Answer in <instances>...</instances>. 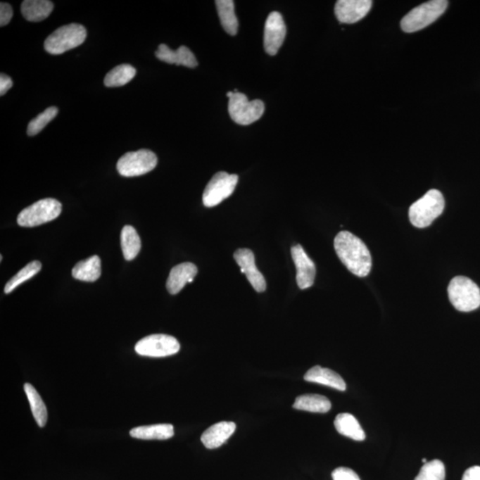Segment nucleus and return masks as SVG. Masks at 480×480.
I'll use <instances>...</instances> for the list:
<instances>
[{
  "label": "nucleus",
  "instance_id": "22",
  "mask_svg": "<svg viewBox=\"0 0 480 480\" xmlns=\"http://www.w3.org/2000/svg\"><path fill=\"white\" fill-rule=\"evenodd\" d=\"M174 435V426L168 424L140 426L130 431L131 437L146 439V441H150V439L164 441V439L171 438Z\"/></svg>",
  "mask_w": 480,
  "mask_h": 480
},
{
  "label": "nucleus",
  "instance_id": "28",
  "mask_svg": "<svg viewBox=\"0 0 480 480\" xmlns=\"http://www.w3.org/2000/svg\"><path fill=\"white\" fill-rule=\"evenodd\" d=\"M42 263L39 261H33L27 265L25 268H23L18 273H16L11 279L9 280L5 286V293H9L19 286L23 282H27L36 274H38L42 270Z\"/></svg>",
  "mask_w": 480,
  "mask_h": 480
},
{
  "label": "nucleus",
  "instance_id": "15",
  "mask_svg": "<svg viewBox=\"0 0 480 480\" xmlns=\"http://www.w3.org/2000/svg\"><path fill=\"white\" fill-rule=\"evenodd\" d=\"M198 268L194 263H184L171 270L167 282V289L171 295H177L187 283H191L197 275Z\"/></svg>",
  "mask_w": 480,
  "mask_h": 480
},
{
  "label": "nucleus",
  "instance_id": "24",
  "mask_svg": "<svg viewBox=\"0 0 480 480\" xmlns=\"http://www.w3.org/2000/svg\"><path fill=\"white\" fill-rule=\"evenodd\" d=\"M216 8L222 27L229 35L234 36L239 30V21L235 15L234 1L232 0H217Z\"/></svg>",
  "mask_w": 480,
  "mask_h": 480
},
{
  "label": "nucleus",
  "instance_id": "7",
  "mask_svg": "<svg viewBox=\"0 0 480 480\" xmlns=\"http://www.w3.org/2000/svg\"><path fill=\"white\" fill-rule=\"evenodd\" d=\"M62 213V204L55 198H45L23 209L17 216L22 227H36L56 219Z\"/></svg>",
  "mask_w": 480,
  "mask_h": 480
},
{
  "label": "nucleus",
  "instance_id": "2",
  "mask_svg": "<svg viewBox=\"0 0 480 480\" xmlns=\"http://www.w3.org/2000/svg\"><path fill=\"white\" fill-rule=\"evenodd\" d=\"M445 208V199L441 191L431 190L409 208V220L419 229L429 227Z\"/></svg>",
  "mask_w": 480,
  "mask_h": 480
},
{
  "label": "nucleus",
  "instance_id": "32",
  "mask_svg": "<svg viewBox=\"0 0 480 480\" xmlns=\"http://www.w3.org/2000/svg\"><path fill=\"white\" fill-rule=\"evenodd\" d=\"M13 17L12 6L8 3H1L0 5V26L8 25Z\"/></svg>",
  "mask_w": 480,
  "mask_h": 480
},
{
  "label": "nucleus",
  "instance_id": "23",
  "mask_svg": "<svg viewBox=\"0 0 480 480\" xmlns=\"http://www.w3.org/2000/svg\"><path fill=\"white\" fill-rule=\"evenodd\" d=\"M332 407L329 398L317 394L302 395L296 398L293 408L312 413H327Z\"/></svg>",
  "mask_w": 480,
  "mask_h": 480
},
{
  "label": "nucleus",
  "instance_id": "25",
  "mask_svg": "<svg viewBox=\"0 0 480 480\" xmlns=\"http://www.w3.org/2000/svg\"><path fill=\"white\" fill-rule=\"evenodd\" d=\"M121 248L127 261H132L138 255L141 250V239L134 227L125 226L120 235Z\"/></svg>",
  "mask_w": 480,
  "mask_h": 480
},
{
  "label": "nucleus",
  "instance_id": "1",
  "mask_svg": "<svg viewBox=\"0 0 480 480\" xmlns=\"http://www.w3.org/2000/svg\"><path fill=\"white\" fill-rule=\"evenodd\" d=\"M334 244L341 262L351 273L360 278L370 273L371 253L362 240L349 232H341L334 239Z\"/></svg>",
  "mask_w": 480,
  "mask_h": 480
},
{
  "label": "nucleus",
  "instance_id": "13",
  "mask_svg": "<svg viewBox=\"0 0 480 480\" xmlns=\"http://www.w3.org/2000/svg\"><path fill=\"white\" fill-rule=\"evenodd\" d=\"M234 259L244 273L248 282L256 292L263 293L266 290V280L255 265V255L251 250L241 248L234 253Z\"/></svg>",
  "mask_w": 480,
  "mask_h": 480
},
{
  "label": "nucleus",
  "instance_id": "30",
  "mask_svg": "<svg viewBox=\"0 0 480 480\" xmlns=\"http://www.w3.org/2000/svg\"><path fill=\"white\" fill-rule=\"evenodd\" d=\"M445 465L439 460L428 462L422 466L415 480H445Z\"/></svg>",
  "mask_w": 480,
  "mask_h": 480
},
{
  "label": "nucleus",
  "instance_id": "29",
  "mask_svg": "<svg viewBox=\"0 0 480 480\" xmlns=\"http://www.w3.org/2000/svg\"><path fill=\"white\" fill-rule=\"evenodd\" d=\"M57 114H58V109L56 107L47 108L42 113L30 121L28 128H27V134L30 137L39 134L47 126V124L56 117Z\"/></svg>",
  "mask_w": 480,
  "mask_h": 480
},
{
  "label": "nucleus",
  "instance_id": "21",
  "mask_svg": "<svg viewBox=\"0 0 480 480\" xmlns=\"http://www.w3.org/2000/svg\"><path fill=\"white\" fill-rule=\"evenodd\" d=\"M101 273L99 256L94 255L90 258L77 263L72 269V277L80 282H94L100 278Z\"/></svg>",
  "mask_w": 480,
  "mask_h": 480
},
{
  "label": "nucleus",
  "instance_id": "31",
  "mask_svg": "<svg viewBox=\"0 0 480 480\" xmlns=\"http://www.w3.org/2000/svg\"><path fill=\"white\" fill-rule=\"evenodd\" d=\"M334 480H360L357 473L350 468L340 467L332 473Z\"/></svg>",
  "mask_w": 480,
  "mask_h": 480
},
{
  "label": "nucleus",
  "instance_id": "34",
  "mask_svg": "<svg viewBox=\"0 0 480 480\" xmlns=\"http://www.w3.org/2000/svg\"><path fill=\"white\" fill-rule=\"evenodd\" d=\"M462 480H480V466H473L465 472Z\"/></svg>",
  "mask_w": 480,
  "mask_h": 480
},
{
  "label": "nucleus",
  "instance_id": "20",
  "mask_svg": "<svg viewBox=\"0 0 480 480\" xmlns=\"http://www.w3.org/2000/svg\"><path fill=\"white\" fill-rule=\"evenodd\" d=\"M53 9L49 0H25L21 10L23 17L30 22H42L50 15Z\"/></svg>",
  "mask_w": 480,
  "mask_h": 480
},
{
  "label": "nucleus",
  "instance_id": "4",
  "mask_svg": "<svg viewBox=\"0 0 480 480\" xmlns=\"http://www.w3.org/2000/svg\"><path fill=\"white\" fill-rule=\"evenodd\" d=\"M87 39V30L77 23L63 25L47 37L44 46L51 55H62L82 45Z\"/></svg>",
  "mask_w": 480,
  "mask_h": 480
},
{
  "label": "nucleus",
  "instance_id": "3",
  "mask_svg": "<svg viewBox=\"0 0 480 480\" xmlns=\"http://www.w3.org/2000/svg\"><path fill=\"white\" fill-rule=\"evenodd\" d=\"M448 293L452 305L459 312H472L480 306L479 287L466 277L457 276L453 279Z\"/></svg>",
  "mask_w": 480,
  "mask_h": 480
},
{
  "label": "nucleus",
  "instance_id": "6",
  "mask_svg": "<svg viewBox=\"0 0 480 480\" xmlns=\"http://www.w3.org/2000/svg\"><path fill=\"white\" fill-rule=\"evenodd\" d=\"M229 97L228 110L229 116L235 123L241 126L255 122L265 113V103L261 100L249 101L242 93H227Z\"/></svg>",
  "mask_w": 480,
  "mask_h": 480
},
{
  "label": "nucleus",
  "instance_id": "10",
  "mask_svg": "<svg viewBox=\"0 0 480 480\" xmlns=\"http://www.w3.org/2000/svg\"><path fill=\"white\" fill-rule=\"evenodd\" d=\"M141 356L164 358L177 354L180 350V343L168 334H151L138 341L134 348Z\"/></svg>",
  "mask_w": 480,
  "mask_h": 480
},
{
  "label": "nucleus",
  "instance_id": "14",
  "mask_svg": "<svg viewBox=\"0 0 480 480\" xmlns=\"http://www.w3.org/2000/svg\"><path fill=\"white\" fill-rule=\"evenodd\" d=\"M372 4L371 0H339L334 8V13L338 21L351 25L363 19L370 13Z\"/></svg>",
  "mask_w": 480,
  "mask_h": 480
},
{
  "label": "nucleus",
  "instance_id": "16",
  "mask_svg": "<svg viewBox=\"0 0 480 480\" xmlns=\"http://www.w3.org/2000/svg\"><path fill=\"white\" fill-rule=\"evenodd\" d=\"M158 59L169 64H177V65H184L188 68H195L198 66L197 59L194 53L188 47L182 46L177 50L169 49L165 44L158 46V49L155 53Z\"/></svg>",
  "mask_w": 480,
  "mask_h": 480
},
{
  "label": "nucleus",
  "instance_id": "8",
  "mask_svg": "<svg viewBox=\"0 0 480 480\" xmlns=\"http://www.w3.org/2000/svg\"><path fill=\"white\" fill-rule=\"evenodd\" d=\"M158 164L156 154L151 151L127 152L117 163L118 173L125 177H140L153 170Z\"/></svg>",
  "mask_w": 480,
  "mask_h": 480
},
{
  "label": "nucleus",
  "instance_id": "19",
  "mask_svg": "<svg viewBox=\"0 0 480 480\" xmlns=\"http://www.w3.org/2000/svg\"><path fill=\"white\" fill-rule=\"evenodd\" d=\"M334 427L341 435L353 441H362L366 438L362 427L353 415L348 413L338 415L334 420Z\"/></svg>",
  "mask_w": 480,
  "mask_h": 480
},
{
  "label": "nucleus",
  "instance_id": "5",
  "mask_svg": "<svg viewBox=\"0 0 480 480\" xmlns=\"http://www.w3.org/2000/svg\"><path fill=\"white\" fill-rule=\"evenodd\" d=\"M448 2L446 0H432L411 10L401 21L405 32L412 33L424 29L439 18L446 11Z\"/></svg>",
  "mask_w": 480,
  "mask_h": 480
},
{
  "label": "nucleus",
  "instance_id": "27",
  "mask_svg": "<svg viewBox=\"0 0 480 480\" xmlns=\"http://www.w3.org/2000/svg\"><path fill=\"white\" fill-rule=\"evenodd\" d=\"M137 70L130 64H121L108 72L104 84L108 87H122L134 79Z\"/></svg>",
  "mask_w": 480,
  "mask_h": 480
},
{
  "label": "nucleus",
  "instance_id": "17",
  "mask_svg": "<svg viewBox=\"0 0 480 480\" xmlns=\"http://www.w3.org/2000/svg\"><path fill=\"white\" fill-rule=\"evenodd\" d=\"M236 424L232 422H217L201 436V442L208 449H215L221 447L229 438L234 434Z\"/></svg>",
  "mask_w": 480,
  "mask_h": 480
},
{
  "label": "nucleus",
  "instance_id": "26",
  "mask_svg": "<svg viewBox=\"0 0 480 480\" xmlns=\"http://www.w3.org/2000/svg\"><path fill=\"white\" fill-rule=\"evenodd\" d=\"M25 391L37 424L39 427H44L47 422V409L45 403H44L39 392L32 384H25Z\"/></svg>",
  "mask_w": 480,
  "mask_h": 480
},
{
  "label": "nucleus",
  "instance_id": "9",
  "mask_svg": "<svg viewBox=\"0 0 480 480\" xmlns=\"http://www.w3.org/2000/svg\"><path fill=\"white\" fill-rule=\"evenodd\" d=\"M238 182L236 175H229L226 172L215 174L203 194V204L207 208L219 205L234 192Z\"/></svg>",
  "mask_w": 480,
  "mask_h": 480
},
{
  "label": "nucleus",
  "instance_id": "18",
  "mask_svg": "<svg viewBox=\"0 0 480 480\" xmlns=\"http://www.w3.org/2000/svg\"><path fill=\"white\" fill-rule=\"evenodd\" d=\"M304 380L310 383L326 385L338 391L346 390V381L336 372L320 366L313 367L304 375Z\"/></svg>",
  "mask_w": 480,
  "mask_h": 480
},
{
  "label": "nucleus",
  "instance_id": "33",
  "mask_svg": "<svg viewBox=\"0 0 480 480\" xmlns=\"http://www.w3.org/2000/svg\"><path fill=\"white\" fill-rule=\"evenodd\" d=\"M12 87L13 80L11 77L2 73L1 76H0V96H4Z\"/></svg>",
  "mask_w": 480,
  "mask_h": 480
},
{
  "label": "nucleus",
  "instance_id": "11",
  "mask_svg": "<svg viewBox=\"0 0 480 480\" xmlns=\"http://www.w3.org/2000/svg\"><path fill=\"white\" fill-rule=\"evenodd\" d=\"M286 34V27L282 13H270L266 20L265 28V49L270 56H276L283 45Z\"/></svg>",
  "mask_w": 480,
  "mask_h": 480
},
{
  "label": "nucleus",
  "instance_id": "35",
  "mask_svg": "<svg viewBox=\"0 0 480 480\" xmlns=\"http://www.w3.org/2000/svg\"><path fill=\"white\" fill-rule=\"evenodd\" d=\"M422 462H424V464H426V462H428L427 459H425V458L422 459Z\"/></svg>",
  "mask_w": 480,
  "mask_h": 480
},
{
  "label": "nucleus",
  "instance_id": "12",
  "mask_svg": "<svg viewBox=\"0 0 480 480\" xmlns=\"http://www.w3.org/2000/svg\"><path fill=\"white\" fill-rule=\"evenodd\" d=\"M292 258L296 267V282L300 289H307L312 286L316 277V266L312 260L308 256L302 246H293L291 248Z\"/></svg>",
  "mask_w": 480,
  "mask_h": 480
}]
</instances>
